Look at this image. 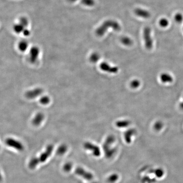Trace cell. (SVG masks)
<instances>
[{
	"label": "cell",
	"mask_w": 183,
	"mask_h": 183,
	"mask_svg": "<svg viewBox=\"0 0 183 183\" xmlns=\"http://www.w3.org/2000/svg\"><path fill=\"white\" fill-rule=\"evenodd\" d=\"M119 176L116 173L112 174L109 177L108 181L110 183H114L118 179Z\"/></svg>",
	"instance_id": "obj_22"
},
{
	"label": "cell",
	"mask_w": 183,
	"mask_h": 183,
	"mask_svg": "<svg viewBox=\"0 0 183 183\" xmlns=\"http://www.w3.org/2000/svg\"><path fill=\"white\" fill-rule=\"evenodd\" d=\"M134 12L135 15L137 16L143 18H149L151 16V14L149 12L141 8H136L134 10Z\"/></svg>",
	"instance_id": "obj_11"
},
{
	"label": "cell",
	"mask_w": 183,
	"mask_h": 183,
	"mask_svg": "<svg viewBox=\"0 0 183 183\" xmlns=\"http://www.w3.org/2000/svg\"><path fill=\"white\" fill-rule=\"evenodd\" d=\"M39 48L37 46H33L30 50L29 59L30 61L32 63L36 62L38 59V57L39 56Z\"/></svg>",
	"instance_id": "obj_9"
},
{
	"label": "cell",
	"mask_w": 183,
	"mask_h": 183,
	"mask_svg": "<svg viewBox=\"0 0 183 183\" xmlns=\"http://www.w3.org/2000/svg\"><path fill=\"white\" fill-rule=\"evenodd\" d=\"M39 102L42 104L47 105L50 102V98L48 96L44 95L40 98Z\"/></svg>",
	"instance_id": "obj_20"
},
{
	"label": "cell",
	"mask_w": 183,
	"mask_h": 183,
	"mask_svg": "<svg viewBox=\"0 0 183 183\" xmlns=\"http://www.w3.org/2000/svg\"><path fill=\"white\" fill-rule=\"evenodd\" d=\"M130 124V121L125 120H121L117 121L116 123V125L118 128H126Z\"/></svg>",
	"instance_id": "obj_15"
},
{
	"label": "cell",
	"mask_w": 183,
	"mask_h": 183,
	"mask_svg": "<svg viewBox=\"0 0 183 183\" xmlns=\"http://www.w3.org/2000/svg\"><path fill=\"white\" fill-rule=\"evenodd\" d=\"M28 42L26 40H22L19 43L18 45L19 49L20 51L25 52L28 48Z\"/></svg>",
	"instance_id": "obj_17"
},
{
	"label": "cell",
	"mask_w": 183,
	"mask_h": 183,
	"mask_svg": "<svg viewBox=\"0 0 183 183\" xmlns=\"http://www.w3.org/2000/svg\"><path fill=\"white\" fill-rule=\"evenodd\" d=\"M96 183V182H93V183Z\"/></svg>",
	"instance_id": "obj_34"
},
{
	"label": "cell",
	"mask_w": 183,
	"mask_h": 183,
	"mask_svg": "<svg viewBox=\"0 0 183 183\" xmlns=\"http://www.w3.org/2000/svg\"><path fill=\"white\" fill-rule=\"evenodd\" d=\"M110 28H112L114 31H118L121 30V27L119 23L117 21L112 20H107L97 28L95 34L98 37H102Z\"/></svg>",
	"instance_id": "obj_1"
},
{
	"label": "cell",
	"mask_w": 183,
	"mask_h": 183,
	"mask_svg": "<svg viewBox=\"0 0 183 183\" xmlns=\"http://www.w3.org/2000/svg\"><path fill=\"white\" fill-rule=\"evenodd\" d=\"M151 28L150 27H145L143 31V38H144L145 48L147 50H150L152 48L153 41L151 36Z\"/></svg>",
	"instance_id": "obj_4"
},
{
	"label": "cell",
	"mask_w": 183,
	"mask_h": 183,
	"mask_svg": "<svg viewBox=\"0 0 183 183\" xmlns=\"http://www.w3.org/2000/svg\"><path fill=\"white\" fill-rule=\"evenodd\" d=\"M160 79L164 83H171L173 81V78L171 75L167 73H163L160 76Z\"/></svg>",
	"instance_id": "obj_14"
},
{
	"label": "cell",
	"mask_w": 183,
	"mask_h": 183,
	"mask_svg": "<svg viewBox=\"0 0 183 183\" xmlns=\"http://www.w3.org/2000/svg\"><path fill=\"white\" fill-rule=\"evenodd\" d=\"M120 41L123 45L127 46H130L133 44V41L129 37L123 36L121 37Z\"/></svg>",
	"instance_id": "obj_16"
},
{
	"label": "cell",
	"mask_w": 183,
	"mask_h": 183,
	"mask_svg": "<svg viewBox=\"0 0 183 183\" xmlns=\"http://www.w3.org/2000/svg\"><path fill=\"white\" fill-rule=\"evenodd\" d=\"M100 67L101 70L111 73H116L118 71V68L116 67H112L106 62H103L100 64Z\"/></svg>",
	"instance_id": "obj_10"
},
{
	"label": "cell",
	"mask_w": 183,
	"mask_h": 183,
	"mask_svg": "<svg viewBox=\"0 0 183 183\" xmlns=\"http://www.w3.org/2000/svg\"><path fill=\"white\" fill-rule=\"evenodd\" d=\"M100 57L99 54H98V53H92V54H91L90 57V60L92 62L96 63L99 60Z\"/></svg>",
	"instance_id": "obj_19"
},
{
	"label": "cell",
	"mask_w": 183,
	"mask_h": 183,
	"mask_svg": "<svg viewBox=\"0 0 183 183\" xmlns=\"http://www.w3.org/2000/svg\"><path fill=\"white\" fill-rule=\"evenodd\" d=\"M163 126V125L162 122L161 121H157L154 124V128L156 130L159 131L162 129Z\"/></svg>",
	"instance_id": "obj_26"
},
{
	"label": "cell",
	"mask_w": 183,
	"mask_h": 183,
	"mask_svg": "<svg viewBox=\"0 0 183 183\" xmlns=\"http://www.w3.org/2000/svg\"><path fill=\"white\" fill-rule=\"evenodd\" d=\"M67 150V147L64 145H62L59 147L57 150V154L59 155H61L64 154Z\"/></svg>",
	"instance_id": "obj_28"
},
{
	"label": "cell",
	"mask_w": 183,
	"mask_h": 183,
	"mask_svg": "<svg viewBox=\"0 0 183 183\" xmlns=\"http://www.w3.org/2000/svg\"><path fill=\"white\" fill-rule=\"evenodd\" d=\"M22 33L24 36L27 37V36H29L30 34H31V32L29 30L26 28H25L24 29V31H23Z\"/></svg>",
	"instance_id": "obj_31"
},
{
	"label": "cell",
	"mask_w": 183,
	"mask_h": 183,
	"mask_svg": "<svg viewBox=\"0 0 183 183\" xmlns=\"http://www.w3.org/2000/svg\"><path fill=\"white\" fill-rule=\"evenodd\" d=\"M25 28L20 23L14 25L13 26V30L16 33L19 34L22 33Z\"/></svg>",
	"instance_id": "obj_18"
},
{
	"label": "cell",
	"mask_w": 183,
	"mask_h": 183,
	"mask_svg": "<svg viewBox=\"0 0 183 183\" xmlns=\"http://www.w3.org/2000/svg\"><path fill=\"white\" fill-rule=\"evenodd\" d=\"M75 173L88 181H91L93 178V176L91 173L86 171L81 167H77L75 170Z\"/></svg>",
	"instance_id": "obj_6"
},
{
	"label": "cell",
	"mask_w": 183,
	"mask_h": 183,
	"mask_svg": "<svg viewBox=\"0 0 183 183\" xmlns=\"http://www.w3.org/2000/svg\"><path fill=\"white\" fill-rule=\"evenodd\" d=\"M72 168V165L70 163L66 164L64 166V170L66 172H69L71 170Z\"/></svg>",
	"instance_id": "obj_29"
},
{
	"label": "cell",
	"mask_w": 183,
	"mask_h": 183,
	"mask_svg": "<svg viewBox=\"0 0 183 183\" xmlns=\"http://www.w3.org/2000/svg\"><path fill=\"white\" fill-rule=\"evenodd\" d=\"M115 141V138L112 135H110L106 139L103 144V150L107 158H110L113 156L116 152V149L112 147L111 145L114 143Z\"/></svg>",
	"instance_id": "obj_3"
},
{
	"label": "cell",
	"mask_w": 183,
	"mask_h": 183,
	"mask_svg": "<svg viewBox=\"0 0 183 183\" xmlns=\"http://www.w3.org/2000/svg\"><path fill=\"white\" fill-rule=\"evenodd\" d=\"M180 108L181 110H183V101L180 104Z\"/></svg>",
	"instance_id": "obj_32"
},
{
	"label": "cell",
	"mask_w": 183,
	"mask_h": 183,
	"mask_svg": "<svg viewBox=\"0 0 183 183\" xmlns=\"http://www.w3.org/2000/svg\"><path fill=\"white\" fill-rule=\"evenodd\" d=\"M43 92V90L40 88H37L27 91L25 94L26 97L28 99H34L40 95Z\"/></svg>",
	"instance_id": "obj_8"
},
{
	"label": "cell",
	"mask_w": 183,
	"mask_h": 183,
	"mask_svg": "<svg viewBox=\"0 0 183 183\" xmlns=\"http://www.w3.org/2000/svg\"><path fill=\"white\" fill-rule=\"evenodd\" d=\"M136 130L134 128H131L126 131L124 133V139L127 143H130L132 141V136L136 134Z\"/></svg>",
	"instance_id": "obj_12"
},
{
	"label": "cell",
	"mask_w": 183,
	"mask_h": 183,
	"mask_svg": "<svg viewBox=\"0 0 183 183\" xmlns=\"http://www.w3.org/2000/svg\"><path fill=\"white\" fill-rule=\"evenodd\" d=\"M159 24L161 27L165 28V27H167L168 25L169 21L167 19L163 18L161 19V20H160L159 21Z\"/></svg>",
	"instance_id": "obj_24"
},
{
	"label": "cell",
	"mask_w": 183,
	"mask_h": 183,
	"mask_svg": "<svg viewBox=\"0 0 183 183\" xmlns=\"http://www.w3.org/2000/svg\"><path fill=\"white\" fill-rule=\"evenodd\" d=\"M44 119V115L42 113H38L34 118L32 123L35 125H39Z\"/></svg>",
	"instance_id": "obj_13"
},
{
	"label": "cell",
	"mask_w": 183,
	"mask_h": 183,
	"mask_svg": "<svg viewBox=\"0 0 183 183\" xmlns=\"http://www.w3.org/2000/svg\"><path fill=\"white\" fill-rule=\"evenodd\" d=\"M81 4L86 6H92L95 5L94 0H81Z\"/></svg>",
	"instance_id": "obj_21"
},
{
	"label": "cell",
	"mask_w": 183,
	"mask_h": 183,
	"mask_svg": "<svg viewBox=\"0 0 183 183\" xmlns=\"http://www.w3.org/2000/svg\"><path fill=\"white\" fill-rule=\"evenodd\" d=\"M84 147L87 150L92 151L93 155L95 156L98 157L101 155V150L97 145H95L90 142H86L84 144Z\"/></svg>",
	"instance_id": "obj_5"
},
{
	"label": "cell",
	"mask_w": 183,
	"mask_h": 183,
	"mask_svg": "<svg viewBox=\"0 0 183 183\" xmlns=\"http://www.w3.org/2000/svg\"><path fill=\"white\" fill-rule=\"evenodd\" d=\"M19 23L21 24L23 26L26 28L27 27V26H28V20L26 17H20Z\"/></svg>",
	"instance_id": "obj_23"
},
{
	"label": "cell",
	"mask_w": 183,
	"mask_h": 183,
	"mask_svg": "<svg viewBox=\"0 0 183 183\" xmlns=\"http://www.w3.org/2000/svg\"><path fill=\"white\" fill-rule=\"evenodd\" d=\"M164 171L162 169L159 168L155 170V174L156 176L158 178H161L164 175Z\"/></svg>",
	"instance_id": "obj_27"
},
{
	"label": "cell",
	"mask_w": 183,
	"mask_h": 183,
	"mask_svg": "<svg viewBox=\"0 0 183 183\" xmlns=\"http://www.w3.org/2000/svg\"><path fill=\"white\" fill-rule=\"evenodd\" d=\"M140 85V81L137 79H134L130 83L131 87L133 89L137 88Z\"/></svg>",
	"instance_id": "obj_25"
},
{
	"label": "cell",
	"mask_w": 183,
	"mask_h": 183,
	"mask_svg": "<svg viewBox=\"0 0 183 183\" xmlns=\"http://www.w3.org/2000/svg\"><path fill=\"white\" fill-rule=\"evenodd\" d=\"M68 2L70 3H74L76 2L77 0H67Z\"/></svg>",
	"instance_id": "obj_33"
},
{
	"label": "cell",
	"mask_w": 183,
	"mask_h": 183,
	"mask_svg": "<svg viewBox=\"0 0 183 183\" xmlns=\"http://www.w3.org/2000/svg\"><path fill=\"white\" fill-rule=\"evenodd\" d=\"M53 146L52 145H49L47 146L46 151L38 158H35L31 160L29 163V167L31 169L35 168L37 165L40 163L44 162L51 154Z\"/></svg>",
	"instance_id": "obj_2"
},
{
	"label": "cell",
	"mask_w": 183,
	"mask_h": 183,
	"mask_svg": "<svg viewBox=\"0 0 183 183\" xmlns=\"http://www.w3.org/2000/svg\"><path fill=\"white\" fill-rule=\"evenodd\" d=\"M175 19L177 22L180 23L182 21L183 19L182 15L180 14H177L175 16Z\"/></svg>",
	"instance_id": "obj_30"
},
{
	"label": "cell",
	"mask_w": 183,
	"mask_h": 183,
	"mask_svg": "<svg viewBox=\"0 0 183 183\" xmlns=\"http://www.w3.org/2000/svg\"><path fill=\"white\" fill-rule=\"evenodd\" d=\"M6 144L9 146L19 151L24 150V146L21 143L12 138H8L5 141Z\"/></svg>",
	"instance_id": "obj_7"
}]
</instances>
